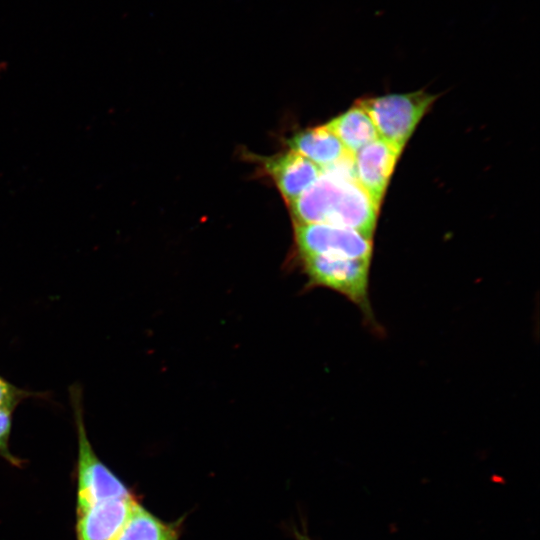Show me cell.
Segmentation results:
<instances>
[{
    "instance_id": "10",
    "label": "cell",
    "mask_w": 540,
    "mask_h": 540,
    "mask_svg": "<svg viewBox=\"0 0 540 540\" xmlns=\"http://www.w3.org/2000/svg\"><path fill=\"white\" fill-rule=\"evenodd\" d=\"M292 151L320 166H328L347 151L326 125L296 133L289 141Z\"/></svg>"
},
{
    "instance_id": "13",
    "label": "cell",
    "mask_w": 540,
    "mask_h": 540,
    "mask_svg": "<svg viewBox=\"0 0 540 540\" xmlns=\"http://www.w3.org/2000/svg\"><path fill=\"white\" fill-rule=\"evenodd\" d=\"M49 399L43 392H35L19 388L0 375V407L15 409L26 399Z\"/></svg>"
},
{
    "instance_id": "14",
    "label": "cell",
    "mask_w": 540,
    "mask_h": 540,
    "mask_svg": "<svg viewBox=\"0 0 540 540\" xmlns=\"http://www.w3.org/2000/svg\"><path fill=\"white\" fill-rule=\"evenodd\" d=\"M13 409L0 407V457L11 465L19 467L22 460L13 455L9 448V439L12 430Z\"/></svg>"
},
{
    "instance_id": "5",
    "label": "cell",
    "mask_w": 540,
    "mask_h": 540,
    "mask_svg": "<svg viewBox=\"0 0 540 540\" xmlns=\"http://www.w3.org/2000/svg\"><path fill=\"white\" fill-rule=\"evenodd\" d=\"M400 153L377 138L354 154L357 182L378 208Z\"/></svg>"
},
{
    "instance_id": "1",
    "label": "cell",
    "mask_w": 540,
    "mask_h": 540,
    "mask_svg": "<svg viewBox=\"0 0 540 540\" xmlns=\"http://www.w3.org/2000/svg\"><path fill=\"white\" fill-rule=\"evenodd\" d=\"M77 443V509L115 498L132 497L126 485L97 457L88 439L85 421L83 390L79 383L69 387Z\"/></svg>"
},
{
    "instance_id": "6",
    "label": "cell",
    "mask_w": 540,
    "mask_h": 540,
    "mask_svg": "<svg viewBox=\"0 0 540 540\" xmlns=\"http://www.w3.org/2000/svg\"><path fill=\"white\" fill-rule=\"evenodd\" d=\"M137 503L134 496L77 509V540H113Z\"/></svg>"
},
{
    "instance_id": "4",
    "label": "cell",
    "mask_w": 540,
    "mask_h": 540,
    "mask_svg": "<svg viewBox=\"0 0 540 540\" xmlns=\"http://www.w3.org/2000/svg\"><path fill=\"white\" fill-rule=\"evenodd\" d=\"M300 256L323 255L371 260L372 241L345 227L326 223H295Z\"/></svg>"
},
{
    "instance_id": "11",
    "label": "cell",
    "mask_w": 540,
    "mask_h": 540,
    "mask_svg": "<svg viewBox=\"0 0 540 540\" xmlns=\"http://www.w3.org/2000/svg\"><path fill=\"white\" fill-rule=\"evenodd\" d=\"M325 125L338 137L345 150L352 155L379 138L370 116L359 104Z\"/></svg>"
},
{
    "instance_id": "9",
    "label": "cell",
    "mask_w": 540,
    "mask_h": 540,
    "mask_svg": "<svg viewBox=\"0 0 540 540\" xmlns=\"http://www.w3.org/2000/svg\"><path fill=\"white\" fill-rule=\"evenodd\" d=\"M346 182L321 173L306 191L290 203L295 223H326Z\"/></svg>"
},
{
    "instance_id": "8",
    "label": "cell",
    "mask_w": 540,
    "mask_h": 540,
    "mask_svg": "<svg viewBox=\"0 0 540 540\" xmlns=\"http://www.w3.org/2000/svg\"><path fill=\"white\" fill-rule=\"evenodd\" d=\"M265 167L289 204L321 175V167L292 150L267 159Z\"/></svg>"
},
{
    "instance_id": "12",
    "label": "cell",
    "mask_w": 540,
    "mask_h": 540,
    "mask_svg": "<svg viewBox=\"0 0 540 540\" xmlns=\"http://www.w3.org/2000/svg\"><path fill=\"white\" fill-rule=\"evenodd\" d=\"M113 540H179L178 525L167 524L138 502Z\"/></svg>"
},
{
    "instance_id": "3",
    "label": "cell",
    "mask_w": 540,
    "mask_h": 540,
    "mask_svg": "<svg viewBox=\"0 0 540 540\" xmlns=\"http://www.w3.org/2000/svg\"><path fill=\"white\" fill-rule=\"evenodd\" d=\"M435 98L416 91L369 98L357 104L368 113L379 137L401 152Z\"/></svg>"
},
{
    "instance_id": "2",
    "label": "cell",
    "mask_w": 540,
    "mask_h": 540,
    "mask_svg": "<svg viewBox=\"0 0 540 540\" xmlns=\"http://www.w3.org/2000/svg\"><path fill=\"white\" fill-rule=\"evenodd\" d=\"M309 285L325 287L345 296L375 325L369 300L371 260L336 256L307 255L301 257Z\"/></svg>"
},
{
    "instance_id": "15",
    "label": "cell",
    "mask_w": 540,
    "mask_h": 540,
    "mask_svg": "<svg viewBox=\"0 0 540 540\" xmlns=\"http://www.w3.org/2000/svg\"><path fill=\"white\" fill-rule=\"evenodd\" d=\"M299 540H309V539H307L306 537L300 536V537H299Z\"/></svg>"
},
{
    "instance_id": "7",
    "label": "cell",
    "mask_w": 540,
    "mask_h": 540,
    "mask_svg": "<svg viewBox=\"0 0 540 540\" xmlns=\"http://www.w3.org/2000/svg\"><path fill=\"white\" fill-rule=\"evenodd\" d=\"M378 209L358 182H346L326 224L349 228L371 239Z\"/></svg>"
}]
</instances>
